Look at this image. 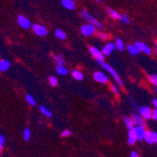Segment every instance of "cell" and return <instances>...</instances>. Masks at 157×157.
<instances>
[{"instance_id": "6da1fadb", "label": "cell", "mask_w": 157, "mask_h": 157, "mask_svg": "<svg viewBox=\"0 0 157 157\" xmlns=\"http://www.w3.org/2000/svg\"><path fill=\"white\" fill-rule=\"evenodd\" d=\"M81 15H82V17H83L85 20L89 21V22H90V25H94L96 28H99V29H103V25H102V24L100 23L99 21H97L93 16H91L90 14L87 10H82Z\"/></svg>"}, {"instance_id": "7a4b0ae2", "label": "cell", "mask_w": 157, "mask_h": 157, "mask_svg": "<svg viewBox=\"0 0 157 157\" xmlns=\"http://www.w3.org/2000/svg\"><path fill=\"white\" fill-rule=\"evenodd\" d=\"M98 63L101 65L104 69H105L108 73H110L111 74V75L114 77V79H115L116 81H117V83L120 85V86H123V83H122V81H121V77L119 76V75L117 74V72L115 70H114L111 66H109L108 64H106V63H105L104 61H98Z\"/></svg>"}, {"instance_id": "3957f363", "label": "cell", "mask_w": 157, "mask_h": 157, "mask_svg": "<svg viewBox=\"0 0 157 157\" xmlns=\"http://www.w3.org/2000/svg\"><path fill=\"white\" fill-rule=\"evenodd\" d=\"M95 26L90 25V24H88V25H84L81 26V33L84 35V36H90V35H93L95 33Z\"/></svg>"}, {"instance_id": "277c9868", "label": "cell", "mask_w": 157, "mask_h": 157, "mask_svg": "<svg viewBox=\"0 0 157 157\" xmlns=\"http://www.w3.org/2000/svg\"><path fill=\"white\" fill-rule=\"evenodd\" d=\"M32 28H33V31L37 35H39V36H46L47 33H48L47 29H46L44 26H42L40 25H38V24L33 25H32Z\"/></svg>"}, {"instance_id": "5b68a950", "label": "cell", "mask_w": 157, "mask_h": 157, "mask_svg": "<svg viewBox=\"0 0 157 157\" xmlns=\"http://www.w3.org/2000/svg\"><path fill=\"white\" fill-rule=\"evenodd\" d=\"M139 113L141 117L143 118L144 120H149L151 118V115H152V111L151 110L150 107H147V106H142L139 108Z\"/></svg>"}, {"instance_id": "8992f818", "label": "cell", "mask_w": 157, "mask_h": 157, "mask_svg": "<svg viewBox=\"0 0 157 157\" xmlns=\"http://www.w3.org/2000/svg\"><path fill=\"white\" fill-rule=\"evenodd\" d=\"M18 24L22 28H25V29H27V28H30L31 26V23L28 20L26 17H25L24 15H19L18 16Z\"/></svg>"}, {"instance_id": "52a82bcc", "label": "cell", "mask_w": 157, "mask_h": 157, "mask_svg": "<svg viewBox=\"0 0 157 157\" xmlns=\"http://www.w3.org/2000/svg\"><path fill=\"white\" fill-rule=\"evenodd\" d=\"M90 51L91 53V55L94 56V58L98 60V61H104V54L102 51L98 50L96 47H90Z\"/></svg>"}, {"instance_id": "ba28073f", "label": "cell", "mask_w": 157, "mask_h": 157, "mask_svg": "<svg viewBox=\"0 0 157 157\" xmlns=\"http://www.w3.org/2000/svg\"><path fill=\"white\" fill-rule=\"evenodd\" d=\"M132 121H133L134 124L136 125V126H139V127H145L146 126V121L141 116L133 115L132 116Z\"/></svg>"}, {"instance_id": "9c48e42d", "label": "cell", "mask_w": 157, "mask_h": 157, "mask_svg": "<svg viewBox=\"0 0 157 157\" xmlns=\"http://www.w3.org/2000/svg\"><path fill=\"white\" fill-rule=\"evenodd\" d=\"M135 133H136V136L137 137V140H142L145 138V135H146V131L144 130V127H139V126H136L135 127L134 129Z\"/></svg>"}, {"instance_id": "30bf717a", "label": "cell", "mask_w": 157, "mask_h": 157, "mask_svg": "<svg viewBox=\"0 0 157 157\" xmlns=\"http://www.w3.org/2000/svg\"><path fill=\"white\" fill-rule=\"evenodd\" d=\"M93 76H94V79H95L97 82H99V83H103V84H105V83H106V82L108 81L107 76H106L105 74L101 73V72H97V73H95Z\"/></svg>"}, {"instance_id": "8fae6325", "label": "cell", "mask_w": 157, "mask_h": 157, "mask_svg": "<svg viewBox=\"0 0 157 157\" xmlns=\"http://www.w3.org/2000/svg\"><path fill=\"white\" fill-rule=\"evenodd\" d=\"M135 45L138 48L139 51H142V52H144V53H146V54H148V55L151 54V50L145 44H143V42L136 41V44H135Z\"/></svg>"}, {"instance_id": "7c38bea8", "label": "cell", "mask_w": 157, "mask_h": 157, "mask_svg": "<svg viewBox=\"0 0 157 157\" xmlns=\"http://www.w3.org/2000/svg\"><path fill=\"white\" fill-rule=\"evenodd\" d=\"M115 47H116V44H112V42H109V44H105V47L103 48V54L105 55V56H108V55H110L113 51H114V49H115Z\"/></svg>"}, {"instance_id": "4fadbf2b", "label": "cell", "mask_w": 157, "mask_h": 157, "mask_svg": "<svg viewBox=\"0 0 157 157\" xmlns=\"http://www.w3.org/2000/svg\"><path fill=\"white\" fill-rule=\"evenodd\" d=\"M136 140H137V137L136 136L134 129L129 130V133H128V143H129L130 145H134Z\"/></svg>"}, {"instance_id": "5bb4252c", "label": "cell", "mask_w": 157, "mask_h": 157, "mask_svg": "<svg viewBox=\"0 0 157 157\" xmlns=\"http://www.w3.org/2000/svg\"><path fill=\"white\" fill-rule=\"evenodd\" d=\"M61 4L64 8H66L68 10H74L75 7V3L73 1V0H62Z\"/></svg>"}, {"instance_id": "9a60e30c", "label": "cell", "mask_w": 157, "mask_h": 157, "mask_svg": "<svg viewBox=\"0 0 157 157\" xmlns=\"http://www.w3.org/2000/svg\"><path fill=\"white\" fill-rule=\"evenodd\" d=\"M10 66V62L7 59H2L0 61V71L1 72H6L7 70H9Z\"/></svg>"}, {"instance_id": "2e32d148", "label": "cell", "mask_w": 157, "mask_h": 157, "mask_svg": "<svg viewBox=\"0 0 157 157\" xmlns=\"http://www.w3.org/2000/svg\"><path fill=\"white\" fill-rule=\"evenodd\" d=\"M54 61L56 63L58 66H64V64H65V59L63 58V56H61V55L54 56Z\"/></svg>"}, {"instance_id": "e0dca14e", "label": "cell", "mask_w": 157, "mask_h": 157, "mask_svg": "<svg viewBox=\"0 0 157 157\" xmlns=\"http://www.w3.org/2000/svg\"><path fill=\"white\" fill-rule=\"evenodd\" d=\"M107 12L109 13V15L113 18V19H121V15H120V13L117 12L116 10H114L110 8H107L106 9Z\"/></svg>"}, {"instance_id": "ac0fdd59", "label": "cell", "mask_w": 157, "mask_h": 157, "mask_svg": "<svg viewBox=\"0 0 157 157\" xmlns=\"http://www.w3.org/2000/svg\"><path fill=\"white\" fill-rule=\"evenodd\" d=\"M123 121H124V123H125L126 127H127V128H129V130L135 129V128H134V122H133L132 119L127 118V117H124V118H123Z\"/></svg>"}, {"instance_id": "d6986e66", "label": "cell", "mask_w": 157, "mask_h": 157, "mask_svg": "<svg viewBox=\"0 0 157 157\" xmlns=\"http://www.w3.org/2000/svg\"><path fill=\"white\" fill-rule=\"evenodd\" d=\"M72 75H73V77H74L75 79H76V80H78V81L84 79V75L80 72V71H77V70L73 71V72H72Z\"/></svg>"}, {"instance_id": "ffe728a7", "label": "cell", "mask_w": 157, "mask_h": 157, "mask_svg": "<svg viewBox=\"0 0 157 157\" xmlns=\"http://www.w3.org/2000/svg\"><path fill=\"white\" fill-rule=\"evenodd\" d=\"M127 50H128V52H129L131 55H134V56L138 55L139 52H140L136 45H128L127 46Z\"/></svg>"}, {"instance_id": "44dd1931", "label": "cell", "mask_w": 157, "mask_h": 157, "mask_svg": "<svg viewBox=\"0 0 157 157\" xmlns=\"http://www.w3.org/2000/svg\"><path fill=\"white\" fill-rule=\"evenodd\" d=\"M40 112H41L42 114H44V115H45L46 117L51 118V117L53 116L52 112H51L48 108H46L45 106H44V105H40Z\"/></svg>"}, {"instance_id": "7402d4cb", "label": "cell", "mask_w": 157, "mask_h": 157, "mask_svg": "<svg viewBox=\"0 0 157 157\" xmlns=\"http://www.w3.org/2000/svg\"><path fill=\"white\" fill-rule=\"evenodd\" d=\"M55 35H56V37L58 38V39H59V40H64V39H66V33L63 31V30H61V29H56V31H55Z\"/></svg>"}, {"instance_id": "603a6c76", "label": "cell", "mask_w": 157, "mask_h": 157, "mask_svg": "<svg viewBox=\"0 0 157 157\" xmlns=\"http://www.w3.org/2000/svg\"><path fill=\"white\" fill-rule=\"evenodd\" d=\"M68 72H69L68 69L63 67V66H58V67H56V73L61 75H66L68 74Z\"/></svg>"}, {"instance_id": "cb8c5ba5", "label": "cell", "mask_w": 157, "mask_h": 157, "mask_svg": "<svg viewBox=\"0 0 157 157\" xmlns=\"http://www.w3.org/2000/svg\"><path fill=\"white\" fill-rule=\"evenodd\" d=\"M147 143L149 144H152L153 143V137H152V133L150 131H146V135H145V138Z\"/></svg>"}, {"instance_id": "d4e9b609", "label": "cell", "mask_w": 157, "mask_h": 157, "mask_svg": "<svg viewBox=\"0 0 157 157\" xmlns=\"http://www.w3.org/2000/svg\"><path fill=\"white\" fill-rule=\"evenodd\" d=\"M116 47L119 51H123L125 46H124V44H123V41L121 40V39H117L116 40Z\"/></svg>"}, {"instance_id": "484cf974", "label": "cell", "mask_w": 157, "mask_h": 157, "mask_svg": "<svg viewBox=\"0 0 157 157\" xmlns=\"http://www.w3.org/2000/svg\"><path fill=\"white\" fill-rule=\"evenodd\" d=\"M49 83L51 85V87H56V86L59 84V80H58V78H56V76L51 75L49 77Z\"/></svg>"}, {"instance_id": "4316f807", "label": "cell", "mask_w": 157, "mask_h": 157, "mask_svg": "<svg viewBox=\"0 0 157 157\" xmlns=\"http://www.w3.org/2000/svg\"><path fill=\"white\" fill-rule=\"evenodd\" d=\"M30 136H31V134H30V130L29 129H25L24 130V132H23V137H24V139L25 141H28V140L30 139Z\"/></svg>"}, {"instance_id": "83f0119b", "label": "cell", "mask_w": 157, "mask_h": 157, "mask_svg": "<svg viewBox=\"0 0 157 157\" xmlns=\"http://www.w3.org/2000/svg\"><path fill=\"white\" fill-rule=\"evenodd\" d=\"M26 102L29 104L30 105H36V102H35V100L34 98L30 95V94H27L26 95Z\"/></svg>"}, {"instance_id": "f1b7e54d", "label": "cell", "mask_w": 157, "mask_h": 157, "mask_svg": "<svg viewBox=\"0 0 157 157\" xmlns=\"http://www.w3.org/2000/svg\"><path fill=\"white\" fill-rule=\"evenodd\" d=\"M149 79H150V81L154 86H156V87H157V75H149Z\"/></svg>"}, {"instance_id": "f546056e", "label": "cell", "mask_w": 157, "mask_h": 157, "mask_svg": "<svg viewBox=\"0 0 157 157\" xmlns=\"http://www.w3.org/2000/svg\"><path fill=\"white\" fill-rule=\"evenodd\" d=\"M123 23H125V24H129V22H130V19H129V16L127 15L126 13H124L123 15H121V19Z\"/></svg>"}, {"instance_id": "4dcf8cb0", "label": "cell", "mask_w": 157, "mask_h": 157, "mask_svg": "<svg viewBox=\"0 0 157 157\" xmlns=\"http://www.w3.org/2000/svg\"><path fill=\"white\" fill-rule=\"evenodd\" d=\"M4 142H5V137L3 136V135L0 136V150H3V144H4Z\"/></svg>"}, {"instance_id": "1f68e13d", "label": "cell", "mask_w": 157, "mask_h": 157, "mask_svg": "<svg viewBox=\"0 0 157 157\" xmlns=\"http://www.w3.org/2000/svg\"><path fill=\"white\" fill-rule=\"evenodd\" d=\"M71 131H69V130H65V131H63L62 132V134H61V136H63V137H67V136H71Z\"/></svg>"}, {"instance_id": "d6a6232c", "label": "cell", "mask_w": 157, "mask_h": 157, "mask_svg": "<svg viewBox=\"0 0 157 157\" xmlns=\"http://www.w3.org/2000/svg\"><path fill=\"white\" fill-rule=\"evenodd\" d=\"M151 118H152L153 120H157V109H154V110L152 111Z\"/></svg>"}, {"instance_id": "836d02e7", "label": "cell", "mask_w": 157, "mask_h": 157, "mask_svg": "<svg viewBox=\"0 0 157 157\" xmlns=\"http://www.w3.org/2000/svg\"><path fill=\"white\" fill-rule=\"evenodd\" d=\"M112 91L115 93L116 95H119V90H118V89H117V87H115V86H112Z\"/></svg>"}, {"instance_id": "e575fe53", "label": "cell", "mask_w": 157, "mask_h": 157, "mask_svg": "<svg viewBox=\"0 0 157 157\" xmlns=\"http://www.w3.org/2000/svg\"><path fill=\"white\" fill-rule=\"evenodd\" d=\"M99 37L101 39H103V40H107L108 39V35H106V34H100Z\"/></svg>"}, {"instance_id": "d590c367", "label": "cell", "mask_w": 157, "mask_h": 157, "mask_svg": "<svg viewBox=\"0 0 157 157\" xmlns=\"http://www.w3.org/2000/svg\"><path fill=\"white\" fill-rule=\"evenodd\" d=\"M152 137H153V143L157 144V134L156 133H152Z\"/></svg>"}, {"instance_id": "8d00e7d4", "label": "cell", "mask_w": 157, "mask_h": 157, "mask_svg": "<svg viewBox=\"0 0 157 157\" xmlns=\"http://www.w3.org/2000/svg\"><path fill=\"white\" fill-rule=\"evenodd\" d=\"M152 104H153V105L155 106V109H157V99H153Z\"/></svg>"}, {"instance_id": "74e56055", "label": "cell", "mask_w": 157, "mask_h": 157, "mask_svg": "<svg viewBox=\"0 0 157 157\" xmlns=\"http://www.w3.org/2000/svg\"><path fill=\"white\" fill-rule=\"evenodd\" d=\"M131 157H138L137 152H136V151H133V152L131 153Z\"/></svg>"}, {"instance_id": "f35d334b", "label": "cell", "mask_w": 157, "mask_h": 157, "mask_svg": "<svg viewBox=\"0 0 157 157\" xmlns=\"http://www.w3.org/2000/svg\"><path fill=\"white\" fill-rule=\"evenodd\" d=\"M155 91H156V93H157V89H156V90H155Z\"/></svg>"}]
</instances>
